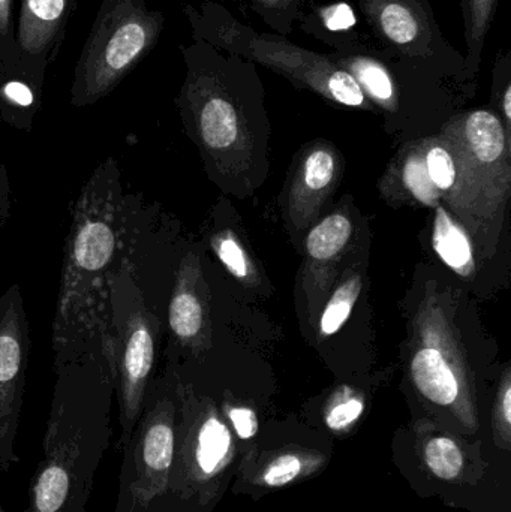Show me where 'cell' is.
<instances>
[{"mask_svg": "<svg viewBox=\"0 0 511 512\" xmlns=\"http://www.w3.org/2000/svg\"><path fill=\"white\" fill-rule=\"evenodd\" d=\"M53 399L24 512H87L96 472L110 448L116 397L113 355L99 348L54 369Z\"/></svg>", "mask_w": 511, "mask_h": 512, "instance_id": "obj_1", "label": "cell"}, {"mask_svg": "<svg viewBox=\"0 0 511 512\" xmlns=\"http://www.w3.org/2000/svg\"><path fill=\"white\" fill-rule=\"evenodd\" d=\"M128 206L113 158L98 165L72 209L51 328L53 370L104 343L107 283L122 261Z\"/></svg>", "mask_w": 511, "mask_h": 512, "instance_id": "obj_2", "label": "cell"}, {"mask_svg": "<svg viewBox=\"0 0 511 512\" xmlns=\"http://www.w3.org/2000/svg\"><path fill=\"white\" fill-rule=\"evenodd\" d=\"M105 336L113 355L119 406V450L140 420L156 358L158 322L144 301L134 265L123 258L107 283Z\"/></svg>", "mask_w": 511, "mask_h": 512, "instance_id": "obj_3", "label": "cell"}, {"mask_svg": "<svg viewBox=\"0 0 511 512\" xmlns=\"http://www.w3.org/2000/svg\"><path fill=\"white\" fill-rule=\"evenodd\" d=\"M189 14L198 38L213 47L275 69L345 107H365V93L332 56L305 50L278 36L257 33L216 3H206L200 12Z\"/></svg>", "mask_w": 511, "mask_h": 512, "instance_id": "obj_4", "label": "cell"}, {"mask_svg": "<svg viewBox=\"0 0 511 512\" xmlns=\"http://www.w3.org/2000/svg\"><path fill=\"white\" fill-rule=\"evenodd\" d=\"M162 15L137 0H105L75 72L72 104H95L155 45Z\"/></svg>", "mask_w": 511, "mask_h": 512, "instance_id": "obj_5", "label": "cell"}, {"mask_svg": "<svg viewBox=\"0 0 511 512\" xmlns=\"http://www.w3.org/2000/svg\"><path fill=\"white\" fill-rule=\"evenodd\" d=\"M176 453L174 405L149 385L140 420L122 448L119 493L114 512H164Z\"/></svg>", "mask_w": 511, "mask_h": 512, "instance_id": "obj_6", "label": "cell"}, {"mask_svg": "<svg viewBox=\"0 0 511 512\" xmlns=\"http://www.w3.org/2000/svg\"><path fill=\"white\" fill-rule=\"evenodd\" d=\"M30 327L17 283L0 295V471L20 465L17 435L26 391Z\"/></svg>", "mask_w": 511, "mask_h": 512, "instance_id": "obj_7", "label": "cell"}, {"mask_svg": "<svg viewBox=\"0 0 511 512\" xmlns=\"http://www.w3.org/2000/svg\"><path fill=\"white\" fill-rule=\"evenodd\" d=\"M378 38L410 59H429L443 41L428 0H359Z\"/></svg>", "mask_w": 511, "mask_h": 512, "instance_id": "obj_8", "label": "cell"}, {"mask_svg": "<svg viewBox=\"0 0 511 512\" xmlns=\"http://www.w3.org/2000/svg\"><path fill=\"white\" fill-rule=\"evenodd\" d=\"M72 0H23L18 44L30 57L45 53L62 30Z\"/></svg>", "mask_w": 511, "mask_h": 512, "instance_id": "obj_9", "label": "cell"}, {"mask_svg": "<svg viewBox=\"0 0 511 512\" xmlns=\"http://www.w3.org/2000/svg\"><path fill=\"white\" fill-rule=\"evenodd\" d=\"M411 375L420 393L431 402L449 406L458 399V378L438 349H420L411 363Z\"/></svg>", "mask_w": 511, "mask_h": 512, "instance_id": "obj_10", "label": "cell"}, {"mask_svg": "<svg viewBox=\"0 0 511 512\" xmlns=\"http://www.w3.org/2000/svg\"><path fill=\"white\" fill-rule=\"evenodd\" d=\"M332 57L339 68L347 71L357 81L365 96L368 93L374 101L387 107L395 102V81L383 62L365 54L339 53Z\"/></svg>", "mask_w": 511, "mask_h": 512, "instance_id": "obj_11", "label": "cell"}, {"mask_svg": "<svg viewBox=\"0 0 511 512\" xmlns=\"http://www.w3.org/2000/svg\"><path fill=\"white\" fill-rule=\"evenodd\" d=\"M465 138L476 158L483 164H492L506 149V131L492 111L477 110L464 120Z\"/></svg>", "mask_w": 511, "mask_h": 512, "instance_id": "obj_12", "label": "cell"}, {"mask_svg": "<svg viewBox=\"0 0 511 512\" xmlns=\"http://www.w3.org/2000/svg\"><path fill=\"white\" fill-rule=\"evenodd\" d=\"M435 252L459 274L468 276L473 270V249L464 231L449 218L443 209H437L434 225Z\"/></svg>", "mask_w": 511, "mask_h": 512, "instance_id": "obj_13", "label": "cell"}, {"mask_svg": "<svg viewBox=\"0 0 511 512\" xmlns=\"http://www.w3.org/2000/svg\"><path fill=\"white\" fill-rule=\"evenodd\" d=\"M231 447V436L227 426L218 418L203 421L195 439V465L201 474L213 475L227 459Z\"/></svg>", "mask_w": 511, "mask_h": 512, "instance_id": "obj_14", "label": "cell"}, {"mask_svg": "<svg viewBox=\"0 0 511 512\" xmlns=\"http://www.w3.org/2000/svg\"><path fill=\"white\" fill-rule=\"evenodd\" d=\"M461 5L468 45L467 62L464 65H473L477 69L482 60L486 36L491 30L497 11L498 0H461Z\"/></svg>", "mask_w": 511, "mask_h": 512, "instance_id": "obj_15", "label": "cell"}, {"mask_svg": "<svg viewBox=\"0 0 511 512\" xmlns=\"http://www.w3.org/2000/svg\"><path fill=\"white\" fill-rule=\"evenodd\" d=\"M168 321L174 336L182 342H192L201 333L204 322L203 306L200 298L188 285L179 286L174 291L168 309Z\"/></svg>", "mask_w": 511, "mask_h": 512, "instance_id": "obj_16", "label": "cell"}, {"mask_svg": "<svg viewBox=\"0 0 511 512\" xmlns=\"http://www.w3.org/2000/svg\"><path fill=\"white\" fill-rule=\"evenodd\" d=\"M353 234V225L345 216L332 215L318 224L306 239L309 255L318 261H327L342 251Z\"/></svg>", "mask_w": 511, "mask_h": 512, "instance_id": "obj_17", "label": "cell"}, {"mask_svg": "<svg viewBox=\"0 0 511 512\" xmlns=\"http://www.w3.org/2000/svg\"><path fill=\"white\" fill-rule=\"evenodd\" d=\"M360 291H362V280L359 276L351 277L348 282L336 289L321 316L320 327L324 336H332L341 330L342 325L348 321L353 312Z\"/></svg>", "mask_w": 511, "mask_h": 512, "instance_id": "obj_18", "label": "cell"}, {"mask_svg": "<svg viewBox=\"0 0 511 512\" xmlns=\"http://www.w3.org/2000/svg\"><path fill=\"white\" fill-rule=\"evenodd\" d=\"M425 460L435 477L441 480H455L464 468V454L449 438L431 439L425 448Z\"/></svg>", "mask_w": 511, "mask_h": 512, "instance_id": "obj_19", "label": "cell"}, {"mask_svg": "<svg viewBox=\"0 0 511 512\" xmlns=\"http://www.w3.org/2000/svg\"><path fill=\"white\" fill-rule=\"evenodd\" d=\"M255 12L279 35H287L299 14L300 0H251Z\"/></svg>", "mask_w": 511, "mask_h": 512, "instance_id": "obj_20", "label": "cell"}, {"mask_svg": "<svg viewBox=\"0 0 511 512\" xmlns=\"http://www.w3.org/2000/svg\"><path fill=\"white\" fill-rule=\"evenodd\" d=\"M333 173H335V159L327 150H314L306 158L303 179H305V185L312 191H321L326 188L332 182Z\"/></svg>", "mask_w": 511, "mask_h": 512, "instance_id": "obj_21", "label": "cell"}, {"mask_svg": "<svg viewBox=\"0 0 511 512\" xmlns=\"http://www.w3.org/2000/svg\"><path fill=\"white\" fill-rule=\"evenodd\" d=\"M426 170L435 188L449 191L455 185L456 167L452 155L444 147H432L426 156Z\"/></svg>", "mask_w": 511, "mask_h": 512, "instance_id": "obj_22", "label": "cell"}, {"mask_svg": "<svg viewBox=\"0 0 511 512\" xmlns=\"http://www.w3.org/2000/svg\"><path fill=\"white\" fill-rule=\"evenodd\" d=\"M404 180L407 188L410 189L411 194L422 201V203L428 204V206H434L437 201V191L434 183L429 179L428 170H426L425 161L420 158H411L410 161L405 165Z\"/></svg>", "mask_w": 511, "mask_h": 512, "instance_id": "obj_23", "label": "cell"}, {"mask_svg": "<svg viewBox=\"0 0 511 512\" xmlns=\"http://www.w3.org/2000/svg\"><path fill=\"white\" fill-rule=\"evenodd\" d=\"M300 471H302L300 460L296 456L287 454L270 463L269 468L264 472V483L270 487L287 486L288 483L296 480Z\"/></svg>", "mask_w": 511, "mask_h": 512, "instance_id": "obj_24", "label": "cell"}, {"mask_svg": "<svg viewBox=\"0 0 511 512\" xmlns=\"http://www.w3.org/2000/svg\"><path fill=\"white\" fill-rule=\"evenodd\" d=\"M216 252L219 259L224 262L225 267L233 273V276L243 279L248 274V262L245 252L240 248L239 243L233 239H222L216 243Z\"/></svg>", "mask_w": 511, "mask_h": 512, "instance_id": "obj_25", "label": "cell"}, {"mask_svg": "<svg viewBox=\"0 0 511 512\" xmlns=\"http://www.w3.org/2000/svg\"><path fill=\"white\" fill-rule=\"evenodd\" d=\"M363 409H365V405L359 399H350L347 402L339 403L327 415V426L332 430L345 429L354 421L359 420L360 415L363 414Z\"/></svg>", "mask_w": 511, "mask_h": 512, "instance_id": "obj_26", "label": "cell"}, {"mask_svg": "<svg viewBox=\"0 0 511 512\" xmlns=\"http://www.w3.org/2000/svg\"><path fill=\"white\" fill-rule=\"evenodd\" d=\"M321 18H323L324 26L329 30H333V32L350 29V27L356 24L353 9L345 5V3H338V5L323 9L321 11Z\"/></svg>", "mask_w": 511, "mask_h": 512, "instance_id": "obj_27", "label": "cell"}, {"mask_svg": "<svg viewBox=\"0 0 511 512\" xmlns=\"http://www.w3.org/2000/svg\"><path fill=\"white\" fill-rule=\"evenodd\" d=\"M230 420L242 439H251L258 432V418L252 409L234 408L230 411Z\"/></svg>", "mask_w": 511, "mask_h": 512, "instance_id": "obj_28", "label": "cell"}, {"mask_svg": "<svg viewBox=\"0 0 511 512\" xmlns=\"http://www.w3.org/2000/svg\"><path fill=\"white\" fill-rule=\"evenodd\" d=\"M9 213V182L5 167L0 165V228L5 224Z\"/></svg>", "mask_w": 511, "mask_h": 512, "instance_id": "obj_29", "label": "cell"}, {"mask_svg": "<svg viewBox=\"0 0 511 512\" xmlns=\"http://www.w3.org/2000/svg\"><path fill=\"white\" fill-rule=\"evenodd\" d=\"M12 0H0V39L8 38L11 29Z\"/></svg>", "mask_w": 511, "mask_h": 512, "instance_id": "obj_30", "label": "cell"}, {"mask_svg": "<svg viewBox=\"0 0 511 512\" xmlns=\"http://www.w3.org/2000/svg\"><path fill=\"white\" fill-rule=\"evenodd\" d=\"M501 414H503L504 423L510 426L511 423V388L507 385L503 393V400H501Z\"/></svg>", "mask_w": 511, "mask_h": 512, "instance_id": "obj_31", "label": "cell"}, {"mask_svg": "<svg viewBox=\"0 0 511 512\" xmlns=\"http://www.w3.org/2000/svg\"><path fill=\"white\" fill-rule=\"evenodd\" d=\"M501 105H503L504 116H506L507 122H511V86L510 83L506 84L504 87L503 93V101H501Z\"/></svg>", "mask_w": 511, "mask_h": 512, "instance_id": "obj_32", "label": "cell"}, {"mask_svg": "<svg viewBox=\"0 0 511 512\" xmlns=\"http://www.w3.org/2000/svg\"><path fill=\"white\" fill-rule=\"evenodd\" d=\"M0 512H3L2 507H0Z\"/></svg>", "mask_w": 511, "mask_h": 512, "instance_id": "obj_33", "label": "cell"}]
</instances>
